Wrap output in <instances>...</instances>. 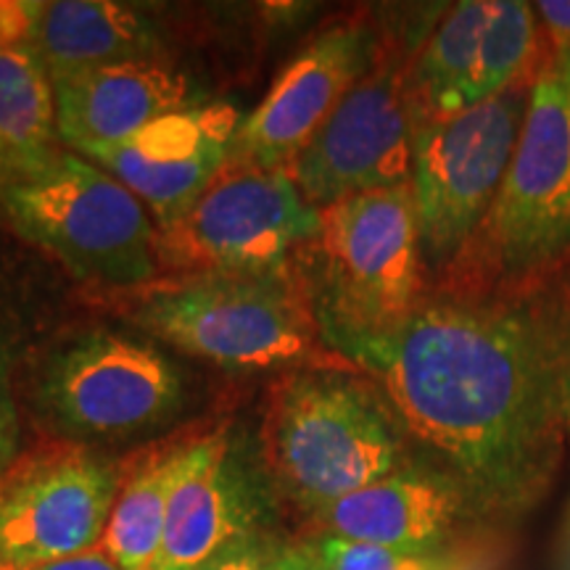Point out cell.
Masks as SVG:
<instances>
[{"mask_svg":"<svg viewBox=\"0 0 570 570\" xmlns=\"http://www.w3.org/2000/svg\"><path fill=\"white\" fill-rule=\"evenodd\" d=\"M481 523L489 520L458 483L415 460L315 512L304 533L402 552H454V544Z\"/></svg>","mask_w":570,"mask_h":570,"instance_id":"cell-16","label":"cell"},{"mask_svg":"<svg viewBox=\"0 0 570 570\" xmlns=\"http://www.w3.org/2000/svg\"><path fill=\"white\" fill-rule=\"evenodd\" d=\"M327 344L348 362L389 338L423 304V248L412 183L320 209V230L296 256Z\"/></svg>","mask_w":570,"mask_h":570,"instance_id":"cell-3","label":"cell"},{"mask_svg":"<svg viewBox=\"0 0 570 570\" xmlns=\"http://www.w3.org/2000/svg\"><path fill=\"white\" fill-rule=\"evenodd\" d=\"M0 206L27 238L82 281L142 288L159 275V227L117 177L77 151L0 188Z\"/></svg>","mask_w":570,"mask_h":570,"instance_id":"cell-6","label":"cell"},{"mask_svg":"<svg viewBox=\"0 0 570 570\" xmlns=\"http://www.w3.org/2000/svg\"><path fill=\"white\" fill-rule=\"evenodd\" d=\"M267 570H312V568L309 562L304 560V554L291 544V547H283V550H277L273 558H269Z\"/></svg>","mask_w":570,"mask_h":570,"instance_id":"cell-27","label":"cell"},{"mask_svg":"<svg viewBox=\"0 0 570 570\" xmlns=\"http://www.w3.org/2000/svg\"><path fill=\"white\" fill-rule=\"evenodd\" d=\"M560 568L570 570V508H568L566 529H562V541H560Z\"/></svg>","mask_w":570,"mask_h":570,"instance_id":"cell-28","label":"cell"},{"mask_svg":"<svg viewBox=\"0 0 570 570\" xmlns=\"http://www.w3.org/2000/svg\"><path fill=\"white\" fill-rule=\"evenodd\" d=\"M0 570H13V568H3V566H0Z\"/></svg>","mask_w":570,"mask_h":570,"instance_id":"cell-29","label":"cell"},{"mask_svg":"<svg viewBox=\"0 0 570 570\" xmlns=\"http://www.w3.org/2000/svg\"><path fill=\"white\" fill-rule=\"evenodd\" d=\"M533 11L544 24L554 51L552 56L570 59V0H541V3H533Z\"/></svg>","mask_w":570,"mask_h":570,"instance_id":"cell-23","label":"cell"},{"mask_svg":"<svg viewBox=\"0 0 570 570\" xmlns=\"http://www.w3.org/2000/svg\"><path fill=\"white\" fill-rule=\"evenodd\" d=\"M537 77L468 111L415 125L412 196L425 265L452 267L479 233L510 169Z\"/></svg>","mask_w":570,"mask_h":570,"instance_id":"cell-7","label":"cell"},{"mask_svg":"<svg viewBox=\"0 0 570 570\" xmlns=\"http://www.w3.org/2000/svg\"><path fill=\"white\" fill-rule=\"evenodd\" d=\"M122 465L88 446L19 454L0 475V566L24 570L101 544Z\"/></svg>","mask_w":570,"mask_h":570,"instance_id":"cell-11","label":"cell"},{"mask_svg":"<svg viewBox=\"0 0 570 570\" xmlns=\"http://www.w3.org/2000/svg\"><path fill=\"white\" fill-rule=\"evenodd\" d=\"M410 458L389 402L338 370H296L273 389L262 473L273 499L304 523L327 504L386 479Z\"/></svg>","mask_w":570,"mask_h":570,"instance_id":"cell-2","label":"cell"},{"mask_svg":"<svg viewBox=\"0 0 570 570\" xmlns=\"http://www.w3.org/2000/svg\"><path fill=\"white\" fill-rule=\"evenodd\" d=\"M558 346H560V399L570 444V296H558Z\"/></svg>","mask_w":570,"mask_h":570,"instance_id":"cell-24","label":"cell"},{"mask_svg":"<svg viewBox=\"0 0 570 570\" xmlns=\"http://www.w3.org/2000/svg\"><path fill=\"white\" fill-rule=\"evenodd\" d=\"M59 140L51 77L27 48H0V188L46 167Z\"/></svg>","mask_w":570,"mask_h":570,"instance_id":"cell-19","label":"cell"},{"mask_svg":"<svg viewBox=\"0 0 570 570\" xmlns=\"http://www.w3.org/2000/svg\"><path fill=\"white\" fill-rule=\"evenodd\" d=\"M24 570H122L114 562L109 552L101 544L90 547V550L69 554V558H59L51 562H40V566L24 568Z\"/></svg>","mask_w":570,"mask_h":570,"instance_id":"cell-25","label":"cell"},{"mask_svg":"<svg viewBox=\"0 0 570 570\" xmlns=\"http://www.w3.org/2000/svg\"><path fill=\"white\" fill-rule=\"evenodd\" d=\"M56 122L71 151L132 138L167 114L202 106L188 75L164 59L127 61L53 82Z\"/></svg>","mask_w":570,"mask_h":570,"instance_id":"cell-17","label":"cell"},{"mask_svg":"<svg viewBox=\"0 0 570 570\" xmlns=\"http://www.w3.org/2000/svg\"><path fill=\"white\" fill-rule=\"evenodd\" d=\"M410 69L396 53H375L315 138L288 167L315 209L412 183Z\"/></svg>","mask_w":570,"mask_h":570,"instance_id":"cell-10","label":"cell"},{"mask_svg":"<svg viewBox=\"0 0 570 570\" xmlns=\"http://www.w3.org/2000/svg\"><path fill=\"white\" fill-rule=\"evenodd\" d=\"M377 53V40L362 19L323 27L296 56L265 101L244 117L233 138V164L288 169Z\"/></svg>","mask_w":570,"mask_h":570,"instance_id":"cell-14","label":"cell"},{"mask_svg":"<svg viewBox=\"0 0 570 570\" xmlns=\"http://www.w3.org/2000/svg\"><path fill=\"white\" fill-rule=\"evenodd\" d=\"M51 82L114 63L161 59L159 27L148 13L111 0H38L21 3L19 46Z\"/></svg>","mask_w":570,"mask_h":570,"instance_id":"cell-18","label":"cell"},{"mask_svg":"<svg viewBox=\"0 0 570 570\" xmlns=\"http://www.w3.org/2000/svg\"><path fill=\"white\" fill-rule=\"evenodd\" d=\"M19 458V412L13 404L9 377L0 362V475Z\"/></svg>","mask_w":570,"mask_h":570,"instance_id":"cell-22","label":"cell"},{"mask_svg":"<svg viewBox=\"0 0 570 570\" xmlns=\"http://www.w3.org/2000/svg\"><path fill=\"white\" fill-rule=\"evenodd\" d=\"M127 315L164 344L230 370L354 367L327 344L302 277L190 275L148 283Z\"/></svg>","mask_w":570,"mask_h":570,"instance_id":"cell-4","label":"cell"},{"mask_svg":"<svg viewBox=\"0 0 570 570\" xmlns=\"http://www.w3.org/2000/svg\"><path fill=\"white\" fill-rule=\"evenodd\" d=\"M320 230L315 209L288 169L227 161L173 223L159 227V265L190 275H269Z\"/></svg>","mask_w":570,"mask_h":570,"instance_id":"cell-8","label":"cell"},{"mask_svg":"<svg viewBox=\"0 0 570 570\" xmlns=\"http://www.w3.org/2000/svg\"><path fill=\"white\" fill-rule=\"evenodd\" d=\"M185 449L188 441L122 465V483L101 539L104 550L122 570H154Z\"/></svg>","mask_w":570,"mask_h":570,"instance_id":"cell-20","label":"cell"},{"mask_svg":"<svg viewBox=\"0 0 570 570\" xmlns=\"http://www.w3.org/2000/svg\"><path fill=\"white\" fill-rule=\"evenodd\" d=\"M352 362L377 377L420 465L458 483L489 523L525 518L550 494L568 449L558 296L531 285L423 298Z\"/></svg>","mask_w":570,"mask_h":570,"instance_id":"cell-1","label":"cell"},{"mask_svg":"<svg viewBox=\"0 0 570 570\" xmlns=\"http://www.w3.org/2000/svg\"><path fill=\"white\" fill-rule=\"evenodd\" d=\"M294 547L312 570H468L458 552H402L325 533H304Z\"/></svg>","mask_w":570,"mask_h":570,"instance_id":"cell-21","label":"cell"},{"mask_svg":"<svg viewBox=\"0 0 570 570\" xmlns=\"http://www.w3.org/2000/svg\"><path fill=\"white\" fill-rule=\"evenodd\" d=\"M570 244V59L533 82L510 169L470 246L454 262L462 296L541 285Z\"/></svg>","mask_w":570,"mask_h":570,"instance_id":"cell-5","label":"cell"},{"mask_svg":"<svg viewBox=\"0 0 570 570\" xmlns=\"http://www.w3.org/2000/svg\"><path fill=\"white\" fill-rule=\"evenodd\" d=\"M269 499L265 473L246 465L225 428L188 441L154 570H209L265 547Z\"/></svg>","mask_w":570,"mask_h":570,"instance_id":"cell-13","label":"cell"},{"mask_svg":"<svg viewBox=\"0 0 570 570\" xmlns=\"http://www.w3.org/2000/svg\"><path fill=\"white\" fill-rule=\"evenodd\" d=\"M240 122L244 117L230 104H202L167 114L132 138L85 146L77 154L117 177L164 227L223 173Z\"/></svg>","mask_w":570,"mask_h":570,"instance_id":"cell-15","label":"cell"},{"mask_svg":"<svg viewBox=\"0 0 570 570\" xmlns=\"http://www.w3.org/2000/svg\"><path fill=\"white\" fill-rule=\"evenodd\" d=\"M533 3L462 0L428 35L410 69L412 125L468 111L547 67Z\"/></svg>","mask_w":570,"mask_h":570,"instance_id":"cell-12","label":"cell"},{"mask_svg":"<svg viewBox=\"0 0 570 570\" xmlns=\"http://www.w3.org/2000/svg\"><path fill=\"white\" fill-rule=\"evenodd\" d=\"M180 367L159 348L117 331L61 346L40 375V404L77 441H119L169 423L185 402Z\"/></svg>","mask_w":570,"mask_h":570,"instance_id":"cell-9","label":"cell"},{"mask_svg":"<svg viewBox=\"0 0 570 570\" xmlns=\"http://www.w3.org/2000/svg\"><path fill=\"white\" fill-rule=\"evenodd\" d=\"M273 554L275 552L267 550V547H254V550H244L233 554V558L217 562V566L209 570H267Z\"/></svg>","mask_w":570,"mask_h":570,"instance_id":"cell-26","label":"cell"}]
</instances>
